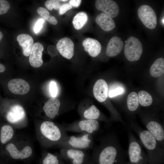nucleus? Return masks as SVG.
Returning a JSON list of instances; mask_svg holds the SVG:
<instances>
[{
    "label": "nucleus",
    "mask_w": 164,
    "mask_h": 164,
    "mask_svg": "<svg viewBox=\"0 0 164 164\" xmlns=\"http://www.w3.org/2000/svg\"><path fill=\"white\" fill-rule=\"evenodd\" d=\"M99 145L94 148L93 162L96 164H121L125 162L126 151L120 145L113 131H109L99 138Z\"/></svg>",
    "instance_id": "f257e3e1"
},
{
    "label": "nucleus",
    "mask_w": 164,
    "mask_h": 164,
    "mask_svg": "<svg viewBox=\"0 0 164 164\" xmlns=\"http://www.w3.org/2000/svg\"><path fill=\"white\" fill-rule=\"evenodd\" d=\"M127 127L135 133L146 149L149 158V164H163L164 162V147L147 130L132 122Z\"/></svg>",
    "instance_id": "f03ea898"
},
{
    "label": "nucleus",
    "mask_w": 164,
    "mask_h": 164,
    "mask_svg": "<svg viewBox=\"0 0 164 164\" xmlns=\"http://www.w3.org/2000/svg\"><path fill=\"white\" fill-rule=\"evenodd\" d=\"M40 131L43 138V145L47 147L56 145L68 135L62 125H58L49 121L41 123Z\"/></svg>",
    "instance_id": "7ed1b4c3"
},
{
    "label": "nucleus",
    "mask_w": 164,
    "mask_h": 164,
    "mask_svg": "<svg viewBox=\"0 0 164 164\" xmlns=\"http://www.w3.org/2000/svg\"><path fill=\"white\" fill-rule=\"evenodd\" d=\"M129 141L128 155L129 164H149V158L143 150L141 141L135 136L132 131L127 127Z\"/></svg>",
    "instance_id": "20e7f679"
},
{
    "label": "nucleus",
    "mask_w": 164,
    "mask_h": 164,
    "mask_svg": "<svg viewBox=\"0 0 164 164\" xmlns=\"http://www.w3.org/2000/svg\"><path fill=\"white\" fill-rule=\"evenodd\" d=\"M56 145L61 148L86 150L94 149V139L92 135L84 132L77 136L68 135L65 139Z\"/></svg>",
    "instance_id": "39448f33"
},
{
    "label": "nucleus",
    "mask_w": 164,
    "mask_h": 164,
    "mask_svg": "<svg viewBox=\"0 0 164 164\" xmlns=\"http://www.w3.org/2000/svg\"><path fill=\"white\" fill-rule=\"evenodd\" d=\"M62 125L66 132H85L92 135L97 133L101 128L98 121L87 119H83L69 124L65 123Z\"/></svg>",
    "instance_id": "423d86ee"
},
{
    "label": "nucleus",
    "mask_w": 164,
    "mask_h": 164,
    "mask_svg": "<svg viewBox=\"0 0 164 164\" xmlns=\"http://www.w3.org/2000/svg\"><path fill=\"white\" fill-rule=\"evenodd\" d=\"M60 155L68 164H86L88 162V155L85 150L62 148Z\"/></svg>",
    "instance_id": "0eeeda50"
},
{
    "label": "nucleus",
    "mask_w": 164,
    "mask_h": 164,
    "mask_svg": "<svg viewBox=\"0 0 164 164\" xmlns=\"http://www.w3.org/2000/svg\"><path fill=\"white\" fill-rule=\"evenodd\" d=\"M143 52V48L140 41L137 38L131 36L126 42L124 53L127 59L130 61L138 60Z\"/></svg>",
    "instance_id": "6e6552de"
},
{
    "label": "nucleus",
    "mask_w": 164,
    "mask_h": 164,
    "mask_svg": "<svg viewBox=\"0 0 164 164\" xmlns=\"http://www.w3.org/2000/svg\"><path fill=\"white\" fill-rule=\"evenodd\" d=\"M138 17L144 25L147 28L153 29L157 24L156 13L153 9L147 5H143L138 9Z\"/></svg>",
    "instance_id": "1a4fd4ad"
},
{
    "label": "nucleus",
    "mask_w": 164,
    "mask_h": 164,
    "mask_svg": "<svg viewBox=\"0 0 164 164\" xmlns=\"http://www.w3.org/2000/svg\"><path fill=\"white\" fill-rule=\"evenodd\" d=\"M95 5L97 9L103 12L112 18L116 17L118 14V6L113 0H97Z\"/></svg>",
    "instance_id": "9d476101"
},
{
    "label": "nucleus",
    "mask_w": 164,
    "mask_h": 164,
    "mask_svg": "<svg viewBox=\"0 0 164 164\" xmlns=\"http://www.w3.org/2000/svg\"><path fill=\"white\" fill-rule=\"evenodd\" d=\"M56 48L60 53L64 57L70 60L74 55V44L69 38L65 37L58 42Z\"/></svg>",
    "instance_id": "9b49d317"
},
{
    "label": "nucleus",
    "mask_w": 164,
    "mask_h": 164,
    "mask_svg": "<svg viewBox=\"0 0 164 164\" xmlns=\"http://www.w3.org/2000/svg\"><path fill=\"white\" fill-rule=\"evenodd\" d=\"M8 88L12 93L23 95L28 93L30 89V86L25 80L20 78L14 79L10 80L8 84Z\"/></svg>",
    "instance_id": "f8f14e48"
},
{
    "label": "nucleus",
    "mask_w": 164,
    "mask_h": 164,
    "mask_svg": "<svg viewBox=\"0 0 164 164\" xmlns=\"http://www.w3.org/2000/svg\"><path fill=\"white\" fill-rule=\"evenodd\" d=\"M43 49V45L39 43H36L33 44L29 59V63L32 67H39L43 64L42 56Z\"/></svg>",
    "instance_id": "ddd939ff"
},
{
    "label": "nucleus",
    "mask_w": 164,
    "mask_h": 164,
    "mask_svg": "<svg viewBox=\"0 0 164 164\" xmlns=\"http://www.w3.org/2000/svg\"><path fill=\"white\" fill-rule=\"evenodd\" d=\"M60 105L59 99L52 98L49 99L45 103L43 110L47 117L53 119L59 115Z\"/></svg>",
    "instance_id": "4468645a"
},
{
    "label": "nucleus",
    "mask_w": 164,
    "mask_h": 164,
    "mask_svg": "<svg viewBox=\"0 0 164 164\" xmlns=\"http://www.w3.org/2000/svg\"><path fill=\"white\" fill-rule=\"evenodd\" d=\"M108 90L106 82L103 79L98 80L95 83L93 89L95 97L100 102L104 101L108 97Z\"/></svg>",
    "instance_id": "2eb2a0df"
},
{
    "label": "nucleus",
    "mask_w": 164,
    "mask_h": 164,
    "mask_svg": "<svg viewBox=\"0 0 164 164\" xmlns=\"http://www.w3.org/2000/svg\"><path fill=\"white\" fill-rule=\"evenodd\" d=\"M6 148L11 156L15 159H25L30 157L32 153L31 148L29 146H25L19 151L13 144L10 143L6 145Z\"/></svg>",
    "instance_id": "dca6fc26"
},
{
    "label": "nucleus",
    "mask_w": 164,
    "mask_h": 164,
    "mask_svg": "<svg viewBox=\"0 0 164 164\" xmlns=\"http://www.w3.org/2000/svg\"><path fill=\"white\" fill-rule=\"evenodd\" d=\"M124 46V43L121 39L117 36L112 37L109 42L106 49V55L109 57H113L118 55Z\"/></svg>",
    "instance_id": "f3484780"
},
{
    "label": "nucleus",
    "mask_w": 164,
    "mask_h": 164,
    "mask_svg": "<svg viewBox=\"0 0 164 164\" xmlns=\"http://www.w3.org/2000/svg\"><path fill=\"white\" fill-rule=\"evenodd\" d=\"M82 44L84 50L92 57L97 56L101 52V45L98 41L95 39L87 38L83 40Z\"/></svg>",
    "instance_id": "a211bd4d"
},
{
    "label": "nucleus",
    "mask_w": 164,
    "mask_h": 164,
    "mask_svg": "<svg viewBox=\"0 0 164 164\" xmlns=\"http://www.w3.org/2000/svg\"><path fill=\"white\" fill-rule=\"evenodd\" d=\"M25 116L23 108L19 105L12 106L6 115L7 120L12 123H15L22 120Z\"/></svg>",
    "instance_id": "6ab92c4d"
},
{
    "label": "nucleus",
    "mask_w": 164,
    "mask_h": 164,
    "mask_svg": "<svg viewBox=\"0 0 164 164\" xmlns=\"http://www.w3.org/2000/svg\"><path fill=\"white\" fill-rule=\"evenodd\" d=\"M17 39L22 47L24 55L26 56H29L33 45L32 36L28 34H21L17 36Z\"/></svg>",
    "instance_id": "aec40b11"
},
{
    "label": "nucleus",
    "mask_w": 164,
    "mask_h": 164,
    "mask_svg": "<svg viewBox=\"0 0 164 164\" xmlns=\"http://www.w3.org/2000/svg\"><path fill=\"white\" fill-rule=\"evenodd\" d=\"M95 21L101 29L105 31H111L115 27L112 18L104 13H101L97 15Z\"/></svg>",
    "instance_id": "412c9836"
},
{
    "label": "nucleus",
    "mask_w": 164,
    "mask_h": 164,
    "mask_svg": "<svg viewBox=\"0 0 164 164\" xmlns=\"http://www.w3.org/2000/svg\"><path fill=\"white\" fill-rule=\"evenodd\" d=\"M82 116L84 119H87L97 121L101 120L104 121L108 125V126H111L110 123L101 117V113L99 110L94 105H92L88 108H87L83 111Z\"/></svg>",
    "instance_id": "4be33fe9"
},
{
    "label": "nucleus",
    "mask_w": 164,
    "mask_h": 164,
    "mask_svg": "<svg viewBox=\"0 0 164 164\" xmlns=\"http://www.w3.org/2000/svg\"><path fill=\"white\" fill-rule=\"evenodd\" d=\"M150 72L154 77H159L164 73V59L159 58L156 60L151 66Z\"/></svg>",
    "instance_id": "5701e85b"
},
{
    "label": "nucleus",
    "mask_w": 164,
    "mask_h": 164,
    "mask_svg": "<svg viewBox=\"0 0 164 164\" xmlns=\"http://www.w3.org/2000/svg\"><path fill=\"white\" fill-rule=\"evenodd\" d=\"M88 19L87 15L84 12H80L77 13L72 21L74 28L77 30L82 29L87 22Z\"/></svg>",
    "instance_id": "b1692460"
},
{
    "label": "nucleus",
    "mask_w": 164,
    "mask_h": 164,
    "mask_svg": "<svg viewBox=\"0 0 164 164\" xmlns=\"http://www.w3.org/2000/svg\"><path fill=\"white\" fill-rule=\"evenodd\" d=\"M14 133L13 129L11 126L5 125L2 126L0 136L1 142L4 144L9 142L13 137Z\"/></svg>",
    "instance_id": "393cba45"
},
{
    "label": "nucleus",
    "mask_w": 164,
    "mask_h": 164,
    "mask_svg": "<svg viewBox=\"0 0 164 164\" xmlns=\"http://www.w3.org/2000/svg\"><path fill=\"white\" fill-rule=\"evenodd\" d=\"M138 95L135 92H132L128 95L127 99V107L129 111H136L139 105Z\"/></svg>",
    "instance_id": "a878e982"
},
{
    "label": "nucleus",
    "mask_w": 164,
    "mask_h": 164,
    "mask_svg": "<svg viewBox=\"0 0 164 164\" xmlns=\"http://www.w3.org/2000/svg\"><path fill=\"white\" fill-rule=\"evenodd\" d=\"M139 103L143 107H148L151 105L152 98L151 95L147 91H141L138 93Z\"/></svg>",
    "instance_id": "bb28decb"
},
{
    "label": "nucleus",
    "mask_w": 164,
    "mask_h": 164,
    "mask_svg": "<svg viewBox=\"0 0 164 164\" xmlns=\"http://www.w3.org/2000/svg\"><path fill=\"white\" fill-rule=\"evenodd\" d=\"M37 13L46 20L52 24L56 25L58 23L56 18L51 15L46 8L40 7L37 10Z\"/></svg>",
    "instance_id": "cd10ccee"
},
{
    "label": "nucleus",
    "mask_w": 164,
    "mask_h": 164,
    "mask_svg": "<svg viewBox=\"0 0 164 164\" xmlns=\"http://www.w3.org/2000/svg\"><path fill=\"white\" fill-rule=\"evenodd\" d=\"M50 152H47L43 161V164H65L61 157Z\"/></svg>",
    "instance_id": "c85d7f7f"
},
{
    "label": "nucleus",
    "mask_w": 164,
    "mask_h": 164,
    "mask_svg": "<svg viewBox=\"0 0 164 164\" xmlns=\"http://www.w3.org/2000/svg\"><path fill=\"white\" fill-rule=\"evenodd\" d=\"M45 5L47 9L51 11L53 9L55 10L59 9L61 6V4L60 0H48L45 2Z\"/></svg>",
    "instance_id": "c756f323"
},
{
    "label": "nucleus",
    "mask_w": 164,
    "mask_h": 164,
    "mask_svg": "<svg viewBox=\"0 0 164 164\" xmlns=\"http://www.w3.org/2000/svg\"><path fill=\"white\" fill-rule=\"evenodd\" d=\"M124 89L121 87H111L108 90V94L110 97H115L123 93Z\"/></svg>",
    "instance_id": "7c9ffc66"
},
{
    "label": "nucleus",
    "mask_w": 164,
    "mask_h": 164,
    "mask_svg": "<svg viewBox=\"0 0 164 164\" xmlns=\"http://www.w3.org/2000/svg\"><path fill=\"white\" fill-rule=\"evenodd\" d=\"M10 8V4L8 1L0 0V15L6 13Z\"/></svg>",
    "instance_id": "2f4dec72"
},
{
    "label": "nucleus",
    "mask_w": 164,
    "mask_h": 164,
    "mask_svg": "<svg viewBox=\"0 0 164 164\" xmlns=\"http://www.w3.org/2000/svg\"><path fill=\"white\" fill-rule=\"evenodd\" d=\"M50 91L51 96L53 98H55L58 94V89L56 83L52 81L50 84Z\"/></svg>",
    "instance_id": "473e14b6"
},
{
    "label": "nucleus",
    "mask_w": 164,
    "mask_h": 164,
    "mask_svg": "<svg viewBox=\"0 0 164 164\" xmlns=\"http://www.w3.org/2000/svg\"><path fill=\"white\" fill-rule=\"evenodd\" d=\"M71 6L69 3H65L60 6L59 9V13L60 15H62L65 13L67 11L72 8Z\"/></svg>",
    "instance_id": "72a5a7b5"
},
{
    "label": "nucleus",
    "mask_w": 164,
    "mask_h": 164,
    "mask_svg": "<svg viewBox=\"0 0 164 164\" xmlns=\"http://www.w3.org/2000/svg\"><path fill=\"white\" fill-rule=\"evenodd\" d=\"M44 20L43 19H39L35 24L34 30L36 33H38L43 26Z\"/></svg>",
    "instance_id": "f704fd0d"
},
{
    "label": "nucleus",
    "mask_w": 164,
    "mask_h": 164,
    "mask_svg": "<svg viewBox=\"0 0 164 164\" xmlns=\"http://www.w3.org/2000/svg\"><path fill=\"white\" fill-rule=\"evenodd\" d=\"M47 49L49 53L52 56H55L57 54V49L53 46H49Z\"/></svg>",
    "instance_id": "c9c22d12"
},
{
    "label": "nucleus",
    "mask_w": 164,
    "mask_h": 164,
    "mask_svg": "<svg viewBox=\"0 0 164 164\" xmlns=\"http://www.w3.org/2000/svg\"><path fill=\"white\" fill-rule=\"evenodd\" d=\"M81 1V0H70L69 1V4L71 6L78 7L80 5Z\"/></svg>",
    "instance_id": "e433bc0d"
},
{
    "label": "nucleus",
    "mask_w": 164,
    "mask_h": 164,
    "mask_svg": "<svg viewBox=\"0 0 164 164\" xmlns=\"http://www.w3.org/2000/svg\"><path fill=\"white\" fill-rule=\"evenodd\" d=\"M5 66L2 64L0 63V73H2L5 71Z\"/></svg>",
    "instance_id": "4c0bfd02"
},
{
    "label": "nucleus",
    "mask_w": 164,
    "mask_h": 164,
    "mask_svg": "<svg viewBox=\"0 0 164 164\" xmlns=\"http://www.w3.org/2000/svg\"><path fill=\"white\" fill-rule=\"evenodd\" d=\"M3 34L2 32L0 31V42L3 37Z\"/></svg>",
    "instance_id": "58836bf2"
},
{
    "label": "nucleus",
    "mask_w": 164,
    "mask_h": 164,
    "mask_svg": "<svg viewBox=\"0 0 164 164\" xmlns=\"http://www.w3.org/2000/svg\"><path fill=\"white\" fill-rule=\"evenodd\" d=\"M121 164H129V163L128 162H125L124 163H123Z\"/></svg>",
    "instance_id": "ea45409f"
},
{
    "label": "nucleus",
    "mask_w": 164,
    "mask_h": 164,
    "mask_svg": "<svg viewBox=\"0 0 164 164\" xmlns=\"http://www.w3.org/2000/svg\"><path fill=\"white\" fill-rule=\"evenodd\" d=\"M60 1H62V2H66L67 1V0H60Z\"/></svg>",
    "instance_id": "a19ab883"
}]
</instances>
